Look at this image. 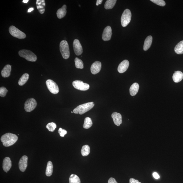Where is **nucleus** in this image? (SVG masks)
Returning a JSON list of instances; mask_svg holds the SVG:
<instances>
[{"label":"nucleus","instance_id":"obj_22","mask_svg":"<svg viewBox=\"0 0 183 183\" xmlns=\"http://www.w3.org/2000/svg\"><path fill=\"white\" fill-rule=\"evenodd\" d=\"M152 38L151 36H147L144 42V50L147 51L151 47L152 42Z\"/></svg>","mask_w":183,"mask_h":183},{"label":"nucleus","instance_id":"obj_10","mask_svg":"<svg viewBox=\"0 0 183 183\" xmlns=\"http://www.w3.org/2000/svg\"><path fill=\"white\" fill-rule=\"evenodd\" d=\"M73 49L75 54L80 55L83 52V49L81 44L78 39H75L73 43Z\"/></svg>","mask_w":183,"mask_h":183},{"label":"nucleus","instance_id":"obj_24","mask_svg":"<svg viewBox=\"0 0 183 183\" xmlns=\"http://www.w3.org/2000/svg\"><path fill=\"white\" fill-rule=\"evenodd\" d=\"M29 75L28 73L23 74L18 82L19 85L20 86H22L27 83L28 80L29 78Z\"/></svg>","mask_w":183,"mask_h":183},{"label":"nucleus","instance_id":"obj_2","mask_svg":"<svg viewBox=\"0 0 183 183\" xmlns=\"http://www.w3.org/2000/svg\"><path fill=\"white\" fill-rule=\"evenodd\" d=\"M94 106V104L93 102L86 103L77 107L73 110V112L75 114H83L92 109Z\"/></svg>","mask_w":183,"mask_h":183},{"label":"nucleus","instance_id":"obj_19","mask_svg":"<svg viewBox=\"0 0 183 183\" xmlns=\"http://www.w3.org/2000/svg\"><path fill=\"white\" fill-rule=\"evenodd\" d=\"M183 78V74L180 71H176L174 73L173 79L175 83H178L181 81Z\"/></svg>","mask_w":183,"mask_h":183},{"label":"nucleus","instance_id":"obj_7","mask_svg":"<svg viewBox=\"0 0 183 183\" xmlns=\"http://www.w3.org/2000/svg\"><path fill=\"white\" fill-rule=\"evenodd\" d=\"M46 84L49 91L53 94H57L59 92V89L55 82L51 79H48L46 81Z\"/></svg>","mask_w":183,"mask_h":183},{"label":"nucleus","instance_id":"obj_23","mask_svg":"<svg viewBox=\"0 0 183 183\" xmlns=\"http://www.w3.org/2000/svg\"><path fill=\"white\" fill-rule=\"evenodd\" d=\"M53 172V165L51 161L48 162L47 165L46 174L47 176H50L52 175Z\"/></svg>","mask_w":183,"mask_h":183},{"label":"nucleus","instance_id":"obj_33","mask_svg":"<svg viewBox=\"0 0 183 183\" xmlns=\"http://www.w3.org/2000/svg\"><path fill=\"white\" fill-rule=\"evenodd\" d=\"M8 90L4 87H1L0 88V96L1 97H5Z\"/></svg>","mask_w":183,"mask_h":183},{"label":"nucleus","instance_id":"obj_30","mask_svg":"<svg viewBox=\"0 0 183 183\" xmlns=\"http://www.w3.org/2000/svg\"><path fill=\"white\" fill-rule=\"evenodd\" d=\"M75 65L78 69L84 68V64L83 61L78 58L76 57L75 59Z\"/></svg>","mask_w":183,"mask_h":183},{"label":"nucleus","instance_id":"obj_6","mask_svg":"<svg viewBox=\"0 0 183 183\" xmlns=\"http://www.w3.org/2000/svg\"><path fill=\"white\" fill-rule=\"evenodd\" d=\"M9 32L11 36L18 39H24L26 37L24 33L13 25H12L9 28Z\"/></svg>","mask_w":183,"mask_h":183},{"label":"nucleus","instance_id":"obj_35","mask_svg":"<svg viewBox=\"0 0 183 183\" xmlns=\"http://www.w3.org/2000/svg\"><path fill=\"white\" fill-rule=\"evenodd\" d=\"M130 183H142L139 182V181L136 180L134 178H131L130 179Z\"/></svg>","mask_w":183,"mask_h":183},{"label":"nucleus","instance_id":"obj_36","mask_svg":"<svg viewBox=\"0 0 183 183\" xmlns=\"http://www.w3.org/2000/svg\"><path fill=\"white\" fill-rule=\"evenodd\" d=\"M108 183H118L115 179L113 178H110L108 182Z\"/></svg>","mask_w":183,"mask_h":183},{"label":"nucleus","instance_id":"obj_32","mask_svg":"<svg viewBox=\"0 0 183 183\" xmlns=\"http://www.w3.org/2000/svg\"><path fill=\"white\" fill-rule=\"evenodd\" d=\"M151 1L159 6L164 7L166 5V3L163 0H151Z\"/></svg>","mask_w":183,"mask_h":183},{"label":"nucleus","instance_id":"obj_8","mask_svg":"<svg viewBox=\"0 0 183 183\" xmlns=\"http://www.w3.org/2000/svg\"><path fill=\"white\" fill-rule=\"evenodd\" d=\"M37 103L36 100L33 98L28 99L25 104V111L30 112L33 110L37 106Z\"/></svg>","mask_w":183,"mask_h":183},{"label":"nucleus","instance_id":"obj_3","mask_svg":"<svg viewBox=\"0 0 183 183\" xmlns=\"http://www.w3.org/2000/svg\"><path fill=\"white\" fill-rule=\"evenodd\" d=\"M19 55L20 57L25 59L30 62H35L37 60V56L31 51L27 50H22L19 51Z\"/></svg>","mask_w":183,"mask_h":183},{"label":"nucleus","instance_id":"obj_16","mask_svg":"<svg viewBox=\"0 0 183 183\" xmlns=\"http://www.w3.org/2000/svg\"><path fill=\"white\" fill-rule=\"evenodd\" d=\"M12 166V162L10 158L8 157L4 158L3 161V170L7 173L10 169Z\"/></svg>","mask_w":183,"mask_h":183},{"label":"nucleus","instance_id":"obj_37","mask_svg":"<svg viewBox=\"0 0 183 183\" xmlns=\"http://www.w3.org/2000/svg\"><path fill=\"white\" fill-rule=\"evenodd\" d=\"M152 175L156 179H158L160 178V176L156 172H154L152 174Z\"/></svg>","mask_w":183,"mask_h":183},{"label":"nucleus","instance_id":"obj_4","mask_svg":"<svg viewBox=\"0 0 183 183\" xmlns=\"http://www.w3.org/2000/svg\"><path fill=\"white\" fill-rule=\"evenodd\" d=\"M60 50L63 58L67 60L70 57V52L69 44L66 41H61L60 44Z\"/></svg>","mask_w":183,"mask_h":183},{"label":"nucleus","instance_id":"obj_20","mask_svg":"<svg viewBox=\"0 0 183 183\" xmlns=\"http://www.w3.org/2000/svg\"><path fill=\"white\" fill-rule=\"evenodd\" d=\"M67 13V6L63 5L62 8L59 9L57 12V17L59 19H62L64 17Z\"/></svg>","mask_w":183,"mask_h":183},{"label":"nucleus","instance_id":"obj_15","mask_svg":"<svg viewBox=\"0 0 183 183\" xmlns=\"http://www.w3.org/2000/svg\"><path fill=\"white\" fill-rule=\"evenodd\" d=\"M112 117L115 125L119 126L122 123V116L118 113L114 112L112 114Z\"/></svg>","mask_w":183,"mask_h":183},{"label":"nucleus","instance_id":"obj_34","mask_svg":"<svg viewBox=\"0 0 183 183\" xmlns=\"http://www.w3.org/2000/svg\"><path fill=\"white\" fill-rule=\"evenodd\" d=\"M58 132L60 134L61 137H64L65 134H66L67 132V131L63 129L62 128H60L58 130Z\"/></svg>","mask_w":183,"mask_h":183},{"label":"nucleus","instance_id":"obj_28","mask_svg":"<svg viewBox=\"0 0 183 183\" xmlns=\"http://www.w3.org/2000/svg\"><path fill=\"white\" fill-rule=\"evenodd\" d=\"M93 123L91 119L89 117H86L84 119L83 127L84 129H88L92 126Z\"/></svg>","mask_w":183,"mask_h":183},{"label":"nucleus","instance_id":"obj_29","mask_svg":"<svg viewBox=\"0 0 183 183\" xmlns=\"http://www.w3.org/2000/svg\"><path fill=\"white\" fill-rule=\"evenodd\" d=\"M69 180L70 183H81L79 177L76 175L74 174L70 176Z\"/></svg>","mask_w":183,"mask_h":183},{"label":"nucleus","instance_id":"obj_11","mask_svg":"<svg viewBox=\"0 0 183 183\" xmlns=\"http://www.w3.org/2000/svg\"><path fill=\"white\" fill-rule=\"evenodd\" d=\"M112 30L111 27L107 26L105 28L102 35V39L104 41L110 40L112 36Z\"/></svg>","mask_w":183,"mask_h":183},{"label":"nucleus","instance_id":"obj_27","mask_svg":"<svg viewBox=\"0 0 183 183\" xmlns=\"http://www.w3.org/2000/svg\"><path fill=\"white\" fill-rule=\"evenodd\" d=\"M90 147L88 145H84L82 147L81 154L83 156H86L90 153Z\"/></svg>","mask_w":183,"mask_h":183},{"label":"nucleus","instance_id":"obj_21","mask_svg":"<svg viewBox=\"0 0 183 183\" xmlns=\"http://www.w3.org/2000/svg\"><path fill=\"white\" fill-rule=\"evenodd\" d=\"M139 85L137 83H134L130 87V93L132 96H134L137 94L139 89Z\"/></svg>","mask_w":183,"mask_h":183},{"label":"nucleus","instance_id":"obj_13","mask_svg":"<svg viewBox=\"0 0 183 183\" xmlns=\"http://www.w3.org/2000/svg\"><path fill=\"white\" fill-rule=\"evenodd\" d=\"M102 63L99 61H96L92 65L91 67V71L93 74H96L98 73L101 69Z\"/></svg>","mask_w":183,"mask_h":183},{"label":"nucleus","instance_id":"obj_41","mask_svg":"<svg viewBox=\"0 0 183 183\" xmlns=\"http://www.w3.org/2000/svg\"><path fill=\"white\" fill-rule=\"evenodd\" d=\"M73 112H71L72 113H73Z\"/></svg>","mask_w":183,"mask_h":183},{"label":"nucleus","instance_id":"obj_26","mask_svg":"<svg viewBox=\"0 0 183 183\" xmlns=\"http://www.w3.org/2000/svg\"><path fill=\"white\" fill-rule=\"evenodd\" d=\"M174 50L176 53L179 54H183V41L179 42L176 46Z\"/></svg>","mask_w":183,"mask_h":183},{"label":"nucleus","instance_id":"obj_38","mask_svg":"<svg viewBox=\"0 0 183 183\" xmlns=\"http://www.w3.org/2000/svg\"><path fill=\"white\" fill-rule=\"evenodd\" d=\"M102 1V0H97V3H96V5L98 6L99 4H101Z\"/></svg>","mask_w":183,"mask_h":183},{"label":"nucleus","instance_id":"obj_25","mask_svg":"<svg viewBox=\"0 0 183 183\" xmlns=\"http://www.w3.org/2000/svg\"><path fill=\"white\" fill-rule=\"evenodd\" d=\"M116 1V0H107L105 4V9L107 10L112 9L115 4Z\"/></svg>","mask_w":183,"mask_h":183},{"label":"nucleus","instance_id":"obj_31","mask_svg":"<svg viewBox=\"0 0 183 183\" xmlns=\"http://www.w3.org/2000/svg\"><path fill=\"white\" fill-rule=\"evenodd\" d=\"M56 127H57V126H56V124L53 122L49 123L46 126V128L48 129V130L51 132H54Z\"/></svg>","mask_w":183,"mask_h":183},{"label":"nucleus","instance_id":"obj_40","mask_svg":"<svg viewBox=\"0 0 183 183\" xmlns=\"http://www.w3.org/2000/svg\"><path fill=\"white\" fill-rule=\"evenodd\" d=\"M29 1V0H23V3H27Z\"/></svg>","mask_w":183,"mask_h":183},{"label":"nucleus","instance_id":"obj_39","mask_svg":"<svg viewBox=\"0 0 183 183\" xmlns=\"http://www.w3.org/2000/svg\"><path fill=\"white\" fill-rule=\"evenodd\" d=\"M34 10V8H30L29 10H28V12H31V11H33Z\"/></svg>","mask_w":183,"mask_h":183},{"label":"nucleus","instance_id":"obj_17","mask_svg":"<svg viewBox=\"0 0 183 183\" xmlns=\"http://www.w3.org/2000/svg\"><path fill=\"white\" fill-rule=\"evenodd\" d=\"M37 8L39 12L43 14L45 11V1L44 0H37L36 2Z\"/></svg>","mask_w":183,"mask_h":183},{"label":"nucleus","instance_id":"obj_1","mask_svg":"<svg viewBox=\"0 0 183 183\" xmlns=\"http://www.w3.org/2000/svg\"><path fill=\"white\" fill-rule=\"evenodd\" d=\"M18 139L17 136L11 133H7L2 136L1 138V142L4 146L8 147L15 144Z\"/></svg>","mask_w":183,"mask_h":183},{"label":"nucleus","instance_id":"obj_5","mask_svg":"<svg viewBox=\"0 0 183 183\" xmlns=\"http://www.w3.org/2000/svg\"><path fill=\"white\" fill-rule=\"evenodd\" d=\"M132 17V14L130 10L126 9L124 11L121 17V22L122 26L125 27L129 23Z\"/></svg>","mask_w":183,"mask_h":183},{"label":"nucleus","instance_id":"obj_18","mask_svg":"<svg viewBox=\"0 0 183 183\" xmlns=\"http://www.w3.org/2000/svg\"><path fill=\"white\" fill-rule=\"evenodd\" d=\"M11 71V66L10 65H7L4 67L1 72V76L4 78L10 76Z\"/></svg>","mask_w":183,"mask_h":183},{"label":"nucleus","instance_id":"obj_9","mask_svg":"<svg viewBox=\"0 0 183 183\" xmlns=\"http://www.w3.org/2000/svg\"><path fill=\"white\" fill-rule=\"evenodd\" d=\"M72 84L75 88L81 91H86L90 88L89 84L81 81H75L73 82Z\"/></svg>","mask_w":183,"mask_h":183},{"label":"nucleus","instance_id":"obj_14","mask_svg":"<svg viewBox=\"0 0 183 183\" xmlns=\"http://www.w3.org/2000/svg\"><path fill=\"white\" fill-rule=\"evenodd\" d=\"M129 65V62L128 60H125L123 61L118 65V72L119 73H123L127 70Z\"/></svg>","mask_w":183,"mask_h":183},{"label":"nucleus","instance_id":"obj_12","mask_svg":"<svg viewBox=\"0 0 183 183\" xmlns=\"http://www.w3.org/2000/svg\"><path fill=\"white\" fill-rule=\"evenodd\" d=\"M28 158L27 156H23L21 158L19 162V168L22 172H25L26 169L28 166Z\"/></svg>","mask_w":183,"mask_h":183}]
</instances>
